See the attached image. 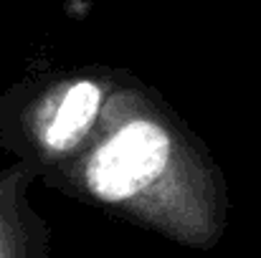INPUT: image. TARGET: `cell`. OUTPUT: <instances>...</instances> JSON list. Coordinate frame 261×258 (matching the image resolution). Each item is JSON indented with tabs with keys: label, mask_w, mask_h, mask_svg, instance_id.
Segmentation results:
<instances>
[{
	"label": "cell",
	"mask_w": 261,
	"mask_h": 258,
	"mask_svg": "<svg viewBox=\"0 0 261 258\" xmlns=\"http://www.w3.org/2000/svg\"><path fill=\"white\" fill-rule=\"evenodd\" d=\"M41 182L200 251L221 241L231 210L226 175L205 142L135 74L87 150Z\"/></svg>",
	"instance_id": "6da1fadb"
},
{
	"label": "cell",
	"mask_w": 261,
	"mask_h": 258,
	"mask_svg": "<svg viewBox=\"0 0 261 258\" xmlns=\"http://www.w3.org/2000/svg\"><path fill=\"white\" fill-rule=\"evenodd\" d=\"M129 71L87 66L46 71L0 94V150L31 165L38 180L76 160Z\"/></svg>",
	"instance_id": "7a4b0ae2"
},
{
	"label": "cell",
	"mask_w": 261,
	"mask_h": 258,
	"mask_svg": "<svg viewBox=\"0 0 261 258\" xmlns=\"http://www.w3.org/2000/svg\"><path fill=\"white\" fill-rule=\"evenodd\" d=\"M38 172L25 162L0 165V258H51L48 223L31 205Z\"/></svg>",
	"instance_id": "3957f363"
}]
</instances>
